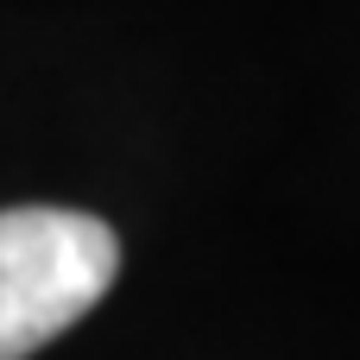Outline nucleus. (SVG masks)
<instances>
[{
    "label": "nucleus",
    "mask_w": 360,
    "mask_h": 360,
    "mask_svg": "<svg viewBox=\"0 0 360 360\" xmlns=\"http://www.w3.org/2000/svg\"><path fill=\"white\" fill-rule=\"evenodd\" d=\"M120 272V240L82 209H0V360H32Z\"/></svg>",
    "instance_id": "obj_1"
}]
</instances>
